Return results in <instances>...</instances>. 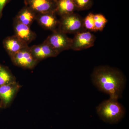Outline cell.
Returning a JSON list of instances; mask_svg holds the SVG:
<instances>
[{"mask_svg": "<svg viewBox=\"0 0 129 129\" xmlns=\"http://www.w3.org/2000/svg\"><path fill=\"white\" fill-rule=\"evenodd\" d=\"M92 80L98 89L117 99L121 97L124 88L125 79L119 70L108 67L99 66L94 69Z\"/></svg>", "mask_w": 129, "mask_h": 129, "instance_id": "cell-1", "label": "cell"}, {"mask_svg": "<svg viewBox=\"0 0 129 129\" xmlns=\"http://www.w3.org/2000/svg\"><path fill=\"white\" fill-rule=\"evenodd\" d=\"M97 113L104 122L115 123L123 117L125 110L117 99L109 98L99 104L96 108Z\"/></svg>", "mask_w": 129, "mask_h": 129, "instance_id": "cell-2", "label": "cell"}, {"mask_svg": "<svg viewBox=\"0 0 129 129\" xmlns=\"http://www.w3.org/2000/svg\"><path fill=\"white\" fill-rule=\"evenodd\" d=\"M59 19L58 29L64 34H76L86 31L84 25V19L77 13L61 16Z\"/></svg>", "mask_w": 129, "mask_h": 129, "instance_id": "cell-3", "label": "cell"}, {"mask_svg": "<svg viewBox=\"0 0 129 129\" xmlns=\"http://www.w3.org/2000/svg\"><path fill=\"white\" fill-rule=\"evenodd\" d=\"M45 41L59 54L71 48L72 39L58 29L52 32Z\"/></svg>", "mask_w": 129, "mask_h": 129, "instance_id": "cell-4", "label": "cell"}, {"mask_svg": "<svg viewBox=\"0 0 129 129\" xmlns=\"http://www.w3.org/2000/svg\"><path fill=\"white\" fill-rule=\"evenodd\" d=\"M10 57L14 65L25 69H33L39 62L32 55L29 46L22 49Z\"/></svg>", "mask_w": 129, "mask_h": 129, "instance_id": "cell-5", "label": "cell"}, {"mask_svg": "<svg viewBox=\"0 0 129 129\" xmlns=\"http://www.w3.org/2000/svg\"><path fill=\"white\" fill-rule=\"evenodd\" d=\"M95 36L90 31H84L75 35L72 39L71 48L74 51L85 50L94 46Z\"/></svg>", "mask_w": 129, "mask_h": 129, "instance_id": "cell-6", "label": "cell"}, {"mask_svg": "<svg viewBox=\"0 0 129 129\" xmlns=\"http://www.w3.org/2000/svg\"><path fill=\"white\" fill-rule=\"evenodd\" d=\"M25 6L27 7L36 14L55 13L57 2L51 0H24Z\"/></svg>", "mask_w": 129, "mask_h": 129, "instance_id": "cell-7", "label": "cell"}, {"mask_svg": "<svg viewBox=\"0 0 129 129\" xmlns=\"http://www.w3.org/2000/svg\"><path fill=\"white\" fill-rule=\"evenodd\" d=\"M20 88L21 86L16 81L0 86V107H8Z\"/></svg>", "mask_w": 129, "mask_h": 129, "instance_id": "cell-8", "label": "cell"}, {"mask_svg": "<svg viewBox=\"0 0 129 129\" xmlns=\"http://www.w3.org/2000/svg\"><path fill=\"white\" fill-rule=\"evenodd\" d=\"M29 49L34 57L39 62L48 58L56 57L59 54L45 41L42 44L30 47Z\"/></svg>", "mask_w": 129, "mask_h": 129, "instance_id": "cell-9", "label": "cell"}, {"mask_svg": "<svg viewBox=\"0 0 129 129\" xmlns=\"http://www.w3.org/2000/svg\"><path fill=\"white\" fill-rule=\"evenodd\" d=\"M13 25L14 35L28 45L36 39V34L30 29V27L19 22L15 18Z\"/></svg>", "mask_w": 129, "mask_h": 129, "instance_id": "cell-10", "label": "cell"}, {"mask_svg": "<svg viewBox=\"0 0 129 129\" xmlns=\"http://www.w3.org/2000/svg\"><path fill=\"white\" fill-rule=\"evenodd\" d=\"M36 20L44 29L52 32L58 29L59 20L55 13L37 14Z\"/></svg>", "mask_w": 129, "mask_h": 129, "instance_id": "cell-11", "label": "cell"}, {"mask_svg": "<svg viewBox=\"0 0 129 129\" xmlns=\"http://www.w3.org/2000/svg\"><path fill=\"white\" fill-rule=\"evenodd\" d=\"M3 47L9 56L28 47V45L19 39L15 35L6 37L3 40Z\"/></svg>", "mask_w": 129, "mask_h": 129, "instance_id": "cell-12", "label": "cell"}, {"mask_svg": "<svg viewBox=\"0 0 129 129\" xmlns=\"http://www.w3.org/2000/svg\"><path fill=\"white\" fill-rule=\"evenodd\" d=\"M37 14L27 7L21 9L15 18L19 22L30 27L36 20Z\"/></svg>", "mask_w": 129, "mask_h": 129, "instance_id": "cell-13", "label": "cell"}, {"mask_svg": "<svg viewBox=\"0 0 129 129\" xmlns=\"http://www.w3.org/2000/svg\"><path fill=\"white\" fill-rule=\"evenodd\" d=\"M75 10L73 0H58L57 2L55 13L60 17L73 13Z\"/></svg>", "mask_w": 129, "mask_h": 129, "instance_id": "cell-14", "label": "cell"}, {"mask_svg": "<svg viewBox=\"0 0 129 129\" xmlns=\"http://www.w3.org/2000/svg\"><path fill=\"white\" fill-rule=\"evenodd\" d=\"M16 82V78L10 70L0 64V86Z\"/></svg>", "mask_w": 129, "mask_h": 129, "instance_id": "cell-15", "label": "cell"}, {"mask_svg": "<svg viewBox=\"0 0 129 129\" xmlns=\"http://www.w3.org/2000/svg\"><path fill=\"white\" fill-rule=\"evenodd\" d=\"M94 19L95 32L102 31L108 22L106 17L101 14H94Z\"/></svg>", "mask_w": 129, "mask_h": 129, "instance_id": "cell-16", "label": "cell"}, {"mask_svg": "<svg viewBox=\"0 0 129 129\" xmlns=\"http://www.w3.org/2000/svg\"><path fill=\"white\" fill-rule=\"evenodd\" d=\"M76 10L84 11L88 10L92 7L93 0H73Z\"/></svg>", "mask_w": 129, "mask_h": 129, "instance_id": "cell-17", "label": "cell"}, {"mask_svg": "<svg viewBox=\"0 0 129 129\" xmlns=\"http://www.w3.org/2000/svg\"><path fill=\"white\" fill-rule=\"evenodd\" d=\"M94 14L90 13L84 19V25L86 30L91 32H95L94 19Z\"/></svg>", "mask_w": 129, "mask_h": 129, "instance_id": "cell-18", "label": "cell"}, {"mask_svg": "<svg viewBox=\"0 0 129 129\" xmlns=\"http://www.w3.org/2000/svg\"><path fill=\"white\" fill-rule=\"evenodd\" d=\"M9 1L10 0H0V20L2 17L3 9Z\"/></svg>", "mask_w": 129, "mask_h": 129, "instance_id": "cell-19", "label": "cell"}, {"mask_svg": "<svg viewBox=\"0 0 129 129\" xmlns=\"http://www.w3.org/2000/svg\"><path fill=\"white\" fill-rule=\"evenodd\" d=\"M51 1H53L56 2H57L58 0H51Z\"/></svg>", "mask_w": 129, "mask_h": 129, "instance_id": "cell-20", "label": "cell"}]
</instances>
